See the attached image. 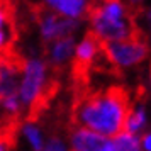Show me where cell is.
Returning a JSON list of instances; mask_svg holds the SVG:
<instances>
[{"mask_svg": "<svg viewBox=\"0 0 151 151\" xmlns=\"http://www.w3.org/2000/svg\"><path fill=\"white\" fill-rule=\"evenodd\" d=\"M42 151H70L66 148V144L63 143L61 139H58V137H53L51 141H48V144L44 146V150Z\"/></svg>", "mask_w": 151, "mask_h": 151, "instance_id": "cell-15", "label": "cell"}, {"mask_svg": "<svg viewBox=\"0 0 151 151\" xmlns=\"http://www.w3.org/2000/svg\"><path fill=\"white\" fill-rule=\"evenodd\" d=\"M150 53V44L143 36L136 39L117 42H104V55L110 65L119 68H129L141 63Z\"/></svg>", "mask_w": 151, "mask_h": 151, "instance_id": "cell-4", "label": "cell"}, {"mask_svg": "<svg viewBox=\"0 0 151 151\" xmlns=\"http://www.w3.org/2000/svg\"><path fill=\"white\" fill-rule=\"evenodd\" d=\"M21 104H22V100L19 97V93L2 99V107H4V110L7 112L9 116H17L21 112Z\"/></svg>", "mask_w": 151, "mask_h": 151, "instance_id": "cell-14", "label": "cell"}, {"mask_svg": "<svg viewBox=\"0 0 151 151\" xmlns=\"http://www.w3.org/2000/svg\"><path fill=\"white\" fill-rule=\"evenodd\" d=\"M73 51H76L73 37H65V39L55 41L48 49L49 61L55 66H63L65 63L70 61V58L73 56Z\"/></svg>", "mask_w": 151, "mask_h": 151, "instance_id": "cell-9", "label": "cell"}, {"mask_svg": "<svg viewBox=\"0 0 151 151\" xmlns=\"http://www.w3.org/2000/svg\"><path fill=\"white\" fill-rule=\"evenodd\" d=\"M129 112L127 92L121 87H109L78 100L73 109V122L76 127H85L112 139L124 132Z\"/></svg>", "mask_w": 151, "mask_h": 151, "instance_id": "cell-1", "label": "cell"}, {"mask_svg": "<svg viewBox=\"0 0 151 151\" xmlns=\"http://www.w3.org/2000/svg\"><path fill=\"white\" fill-rule=\"evenodd\" d=\"M146 124V112L141 105L136 107H131V112L127 119H126V126H124V132H129V134H136L144 127Z\"/></svg>", "mask_w": 151, "mask_h": 151, "instance_id": "cell-10", "label": "cell"}, {"mask_svg": "<svg viewBox=\"0 0 151 151\" xmlns=\"http://www.w3.org/2000/svg\"><path fill=\"white\" fill-rule=\"evenodd\" d=\"M39 31L42 39L46 42H55L65 37H71L78 27V21L73 19H63L53 10H41L39 12Z\"/></svg>", "mask_w": 151, "mask_h": 151, "instance_id": "cell-5", "label": "cell"}, {"mask_svg": "<svg viewBox=\"0 0 151 151\" xmlns=\"http://www.w3.org/2000/svg\"><path fill=\"white\" fill-rule=\"evenodd\" d=\"M49 87L48 66L41 60H27L21 75L19 97L22 104L29 107V112L34 114L41 109L44 100L48 99L46 90Z\"/></svg>", "mask_w": 151, "mask_h": 151, "instance_id": "cell-3", "label": "cell"}, {"mask_svg": "<svg viewBox=\"0 0 151 151\" xmlns=\"http://www.w3.org/2000/svg\"><path fill=\"white\" fill-rule=\"evenodd\" d=\"M90 27L102 42L141 37L134 22V15L121 2H105L90 9Z\"/></svg>", "mask_w": 151, "mask_h": 151, "instance_id": "cell-2", "label": "cell"}, {"mask_svg": "<svg viewBox=\"0 0 151 151\" xmlns=\"http://www.w3.org/2000/svg\"><path fill=\"white\" fill-rule=\"evenodd\" d=\"M44 5L58 15L73 19V21H78V17H82L85 12H90L88 4L82 0H49Z\"/></svg>", "mask_w": 151, "mask_h": 151, "instance_id": "cell-8", "label": "cell"}, {"mask_svg": "<svg viewBox=\"0 0 151 151\" xmlns=\"http://www.w3.org/2000/svg\"><path fill=\"white\" fill-rule=\"evenodd\" d=\"M143 148L146 151H151V132L143 137Z\"/></svg>", "mask_w": 151, "mask_h": 151, "instance_id": "cell-17", "label": "cell"}, {"mask_svg": "<svg viewBox=\"0 0 151 151\" xmlns=\"http://www.w3.org/2000/svg\"><path fill=\"white\" fill-rule=\"evenodd\" d=\"M104 53V44L92 31L87 32V36L78 42L75 51V71L85 73L90 65L97 61V58Z\"/></svg>", "mask_w": 151, "mask_h": 151, "instance_id": "cell-6", "label": "cell"}, {"mask_svg": "<svg viewBox=\"0 0 151 151\" xmlns=\"http://www.w3.org/2000/svg\"><path fill=\"white\" fill-rule=\"evenodd\" d=\"M114 143L121 151H141V143L136 137V134H129V132H121L119 136L112 137Z\"/></svg>", "mask_w": 151, "mask_h": 151, "instance_id": "cell-13", "label": "cell"}, {"mask_svg": "<svg viewBox=\"0 0 151 151\" xmlns=\"http://www.w3.org/2000/svg\"><path fill=\"white\" fill-rule=\"evenodd\" d=\"M22 134L26 136V139L29 141L31 148L34 151H42L44 150V143H42V134L39 127L32 122H26L22 126Z\"/></svg>", "mask_w": 151, "mask_h": 151, "instance_id": "cell-12", "label": "cell"}, {"mask_svg": "<svg viewBox=\"0 0 151 151\" xmlns=\"http://www.w3.org/2000/svg\"><path fill=\"white\" fill-rule=\"evenodd\" d=\"M134 22H136L139 34L146 39L148 44H151V7L136 12L134 14Z\"/></svg>", "mask_w": 151, "mask_h": 151, "instance_id": "cell-11", "label": "cell"}, {"mask_svg": "<svg viewBox=\"0 0 151 151\" xmlns=\"http://www.w3.org/2000/svg\"><path fill=\"white\" fill-rule=\"evenodd\" d=\"M105 137L85 127H75L70 134V151H100Z\"/></svg>", "mask_w": 151, "mask_h": 151, "instance_id": "cell-7", "label": "cell"}, {"mask_svg": "<svg viewBox=\"0 0 151 151\" xmlns=\"http://www.w3.org/2000/svg\"><path fill=\"white\" fill-rule=\"evenodd\" d=\"M100 151H121V150L117 148V144L114 143V139H107L105 144L100 148Z\"/></svg>", "mask_w": 151, "mask_h": 151, "instance_id": "cell-16", "label": "cell"}]
</instances>
